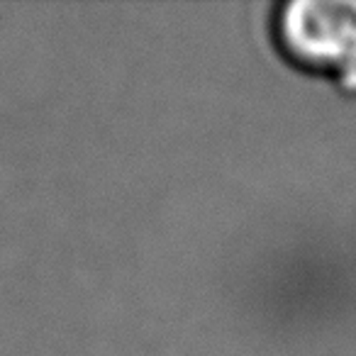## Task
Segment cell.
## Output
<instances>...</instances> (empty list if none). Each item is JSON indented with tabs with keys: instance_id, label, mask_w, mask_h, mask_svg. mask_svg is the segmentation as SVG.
Returning a JSON list of instances; mask_svg holds the SVG:
<instances>
[{
	"instance_id": "obj_1",
	"label": "cell",
	"mask_w": 356,
	"mask_h": 356,
	"mask_svg": "<svg viewBox=\"0 0 356 356\" xmlns=\"http://www.w3.org/2000/svg\"><path fill=\"white\" fill-rule=\"evenodd\" d=\"M283 35L298 56L356 79V0H296L283 10Z\"/></svg>"
}]
</instances>
